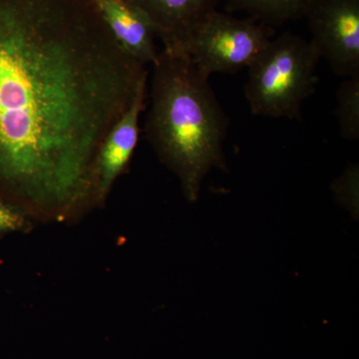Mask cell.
<instances>
[{"label":"cell","instance_id":"6da1fadb","mask_svg":"<svg viewBox=\"0 0 359 359\" xmlns=\"http://www.w3.org/2000/svg\"><path fill=\"white\" fill-rule=\"evenodd\" d=\"M146 66L91 0H0V199L23 214L95 205V166Z\"/></svg>","mask_w":359,"mask_h":359},{"label":"cell","instance_id":"7a4b0ae2","mask_svg":"<svg viewBox=\"0 0 359 359\" xmlns=\"http://www.w3.org/2000/svg\"><path fill=\"white\" fill-rule=\"evenodd\" d=\"M152 65L145 136L178 177L187 200L196 202L207 174L226 168L229 119L209 78L188 55L163 50Z\"/></svg>","mask_w":359,"mask_h":359},{"label":"cell","instance_id":"3957f363","mask_svg":"<svg viewBox=\"0 0 359 359\" xmlns=\"http://www.w3.org/2000/svg\"><path fill=\"white\" fill-rule=\"evenodd\" d=\"M320 60L311 40L290 32L273 37L248 68L244 91L252 114L301 119L302 105L316 91Z\"/></svg>","mask_w":359,"mask_h":359},{"label":"cell","instance_id":"277c9868","mask_svg":"<svg viewBox=\"0 0 359 359\" xmlns=\"http://www.w3.org/2000/svg\"><path fill=\"white\" fill-rule=\"evenodd\" d=\"M275 36L271 26L255 18L212 11L194 34L188 56L201 74L237 73L249 68Z\"/></svg>","mask_w":359,"mask_h":359},{"label":"cell","instance_id":"5b68a950","mask_svg":"<svg viewBox=\"0 0 359 359\" xmlns=\"http://www.w3.org/2000/svg\"><path fill=\"white\" fill-rule=\"evenodd\" d=\"M304 18L311 43L332 72L359 74V0H313Z\"/></svg>","mask_w":359,"mask_h":359},{"label":"cell","instance_id":"8992f818","mask_svg":"<svg viewBox=\"0 0 359 359\" xmlns=\"http://www.w3.org/2000/svg\"><path fill=\"white\" fill-rule=\"evenodd\" d=\"M148 79L149 72L142 78L128 109L108 132L99 149L95 166L96 205L105 202L133 157L140 136V116L146 109Z\"/></svg>","mask_w":359,"mask_h":359},{"label":"cell","instance_id":"52a82bcc","mask_svg":"<svg viewBox=\"0 0 359 359\" xmlns=\"http://www.w3.org/2000/svg\"><path fill=\"white\" fill-rule=\"evenodd\" d=\"M150 21L163 50L186 54L196 30L217 11L218 0H127Z\"/></svg>","mask_w":359,"mask_h":359},{"label":"cell","instance_id":"ba28073f","mask_svg":"<svg viewBox=\"0 0 359 359\" xmlns=\"http://www.w3.org/2000/svg\"><path fill=\"white\" fill-rule=\"evenodd\" d=\"M117 43L142 65H153L160 52L148 18L127 0H91Z\"/></svg>","mask_w":359,"mask_h":359},{"label":"cell","instance_id":"9c48e42d","mask_svg":"<svg viewBox=\"0 0 359 359\" xmlns=\"http://www.w3.org/2000/svg\"><path fill=\"white\" fill-rule=\"evenodd\" d=\"M313 0H229L226 11H244L249 18L271 26L304 18Z\"/></svg>","mask_w":359,"mask_h":359},{"label":"cell","instance_id":"30bf717a","mask_svg":"<svg viewBox=\"0 0 359 359\" xmlns=\"http://www.w3.org/2000/svg\"><path fill=\"white\" fill-rule=\"evenodd\" d=\"M340 136L346 140L359 139V74L346 77L337 91L335 108Z\"/></svg>","mask_w":359,"mask_h":359},{"label":"cell","instance_id":"8fae6325","mask_svg":"<svg viewBox=\"0 0 359 359\" xmlns=\"http://www.w3.org/2000/svg\"><path fill=\"white\" fill-rule=\"evenodd\" d=\"M25 226V215L0 199V238L22 231Z\"/></svg>","mask_w":359,"mask_h":359},{"label":"cell","instance_id":"7c38bea8","mask_svg":"<svg viewBox=\"0 0 359 359\" xmlns=\"http://www.w3.org/2000/svg\"><path fill=\"white\" fill-rule=\"evenodd\" d=\"M358 167L348 168L341 178L334 184V192L337 194L339 199L347 205H354L355 201H358Z\"/></svg>","mask_w":359,"mask_h":359}]
</instances>
